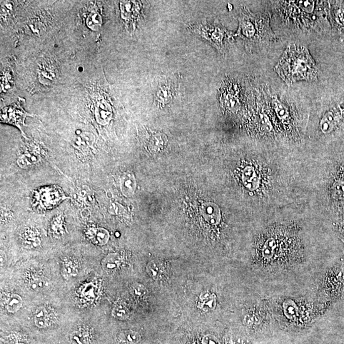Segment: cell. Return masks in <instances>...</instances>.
<instances>
[{
    "instance_id": "29",
    "label": "cell",
    "mask_w": 344,
    "mask_h": 344,
    "mask_svg": "<svg viewBox=\"0 0 344 344\" xmlns=\"http://www.w3.org/2000/svg\"><path fill=\"white\" fill-rule=\"evenodd\" d=\"M47 319V312L44 307H39L35 313L34 320H43Z\"/></svg>"
},
{
    "instance_id": "5",
    "label": "cell",
    "mask_w": 344,
    "mask_h": 344,
    "mask_svg": "<svg viewBox=\"0 0 344 344\" xmlns=\"http://www.w3.org/2000/svg\"><path fill=\"white\" fill-rule=\"evenodd\" d=\"M188 29L192 33L200 37L222 54H225L226 46L229 42L235 38V33L229 31L224 27L218 19L213 24H209L205 20L196 23L189 24Z\"/></svg>"
},
{
    "instance_id": "18",
    "label": "cell",
    "mask_w": 344,
    "mask_h": 344,
    "mask_svg": "<svg viewBox=\"0 0 344 344\" xmlns=\"http://www.w3.org/2000/svg\"><path fill=\"white\" fill-rule=\"evenodd\" d=\"M136 180L133 174H124L121 179V191L124 196H131L135 191Z\"/></svg>"
},
{
    "instance_id": "11",
    "label": "cell",
    "mask_w": 344,
    "mask_h": 344,
    "mask_svg": "<svg viewBox=\"0 0 344 344\" xmlns=\"http://www.w3.org/2000/svg\"><path fill=\"white\" fill-rule=\"evenodd\" d=\"M331 19L334 28L344 37V3L336 2L331 9Z\"/></svg>"
},
{
    "instance_id": "12",
    "label": "cell",
    "mask_w": 344,
    "mask_h": 344,
    "mask_svg": "<svg viewBox=\"0 0 344 344\" xmlns=\"http://www.w3.org/2000/svg\"><path fill=\"white\" fill-rule=\"evenodd\" d=\"M204 219L212 225H218L220 223L222 213L220 208L214 203H206L202 207Z\"/></svg>"
},
{
    "instance_id": "14",
    "label": "cell",
    "mask_w": 344,
    "mask_h": 344,
    "mask_svg": "<svg viewBox=\"0 0 344 344\" xmlns=\"http://www.w3.org/2000/svg\"><path fill=\"white\" fill-rule=\"evenodd\" d=\"M41 160V154L37 149L26 151L17 159V164L22 168L36 165Z\"/></svg>"
},
{
    "instance_id": "2",
    "label": "cell",
    "mask_w": 344,
    "mask_h": 344,
    "mask_svg": "<svg viewBox=\"0 0 344 344\" xmlns=\"http://www.w3.org/2000/svg\"><path fill=\"white\" fill-rule=\"evenodd\" d=\"M305 205L323 221L344 212V149L306 156Z\"/></svg>"
},
{
    "instance_id": "21",
    "label": "cell",
    "mask_w": 344,
    "mask_h": 344,
    "mask_svg": "<svg viewBox=\"0 0 344 344\" xmlns=\"http://www.w3.org/2000/svg\"><path fill=\"white\" fill-rule=\"evenodd\" d=\"M199 305L205 311L213 310L216 305L215 296L209 293L203 294L201 296Z\"/></svg>"
},
{
    "instance_id": "32",
    "label": "cell",
    "mask_w": 344,
    "mask_h": 344,
    "mask_svg": "<svg viewBox=\"0 0 344 344\" xmlns=\"http://www.w3.org/2000/svg\"><path fill=\"white\" fill-rule=\"evenodd\" d=\"M35 323H36L37 327L41 328H46L48 326V321L47 319H43V320H34Z\"/></svg>"
},
{
    "instance_id": "23",
    "label": "cell",
    "mask_w": 344,
    "mask_h": 344,
    "mask_svg": "<svg viewBox=\"0 0 344 344\" xmlns=\"http://www.w3.org/2000/svg\"><path fill=\"white\" fill-rule=\"evenodd\" d=\"M87 24L89 28L94 31L98 30L102 24V19L100 15L97 13H93L89 16L87 19Z\"/></svg>"
},
{
    "instance_id": "6",
    "label": "cell",
    "mask_w": 344,
    "mask_h": 344,
    "mask_svg": "<svg viewBox=\"0 0 344 344\" xmlns=\"http://www.w3.org/2000/svg\"><path fill=\"white\" fill-rule=\"evenodd\" d=\"M319 292L326 300L344 299V263H340L328 269L321 278Z\"/></svg>"
},
{
    "instance_id": "16",
    "label": "cell",
    "mask_w": 344,
    "mask_h": 344,
    "mask_svg": "<svg viewBox=\"0 0 344 344\" xmlns=\"http://www.w3.org/2000/svg\"><path fill=\"white\" fill-rule=\"evenodd\" d=\"M326 221L328 222L334 232L344 244V212L331 217Z\"/></svg>"
},
{
    "instance_id": "9",
    "label": "cell",
    "mask_w": 344,
    "mask_h": 344,
    "mask_svg": "<svg viewBox=\"0 0 344 344\" xmlns=\"http://www.w3.org/2000/svg\"><path fill=\"white\" fill-rule=\"evenodd\" d=\"M27 116H33L24 111L21 106V101H19L16 104L2 109L0 114V119L2 123L17 126L23 134L25 138H26L23 131V127L26 126L24 121Z\"/></svg>"
},
{
    "instance_id": "19",
    "label": "cell",
    "mask_w": 344,
    "mask_h": 344,
    "mask_svg": "<svg viewBox=\"0 0 344 344\" xmlns=\"http://www.w3.org/2000/svg\"><path fill=\"white\" fill-rule=\"evenodd\" d=\"M141 335L136 331H124L119 336V344H138L141 341Z\"/></svg>"
},
{
    "instance_id": "17",
    "label": "cell",
    "mask_w": 344,
    "mask_h": 344,
    "mask_svg": "<svg viewBox=\"0 0 344 344\" xmlns=\"http://www.w3.org/2000/svg\"><path fill=\"white\" fill-rule=\"evenodd\" d=\"M95 136L93 134L84 132L75 140L74 146L80 151H86L93 146Z\"/></svg>"
},
{
    "instance_id": "10",
    "label": "cell",
    "mask_w": 344,
    "mask_h": 344,
    "mask_svg": "<svg viewBox=\"0 0 344 344\" xmlns=\"http://www.w3.org/2000/svg\"><path fill=\"white\" fill-rule=\"evenodd\" d=\"M176 86L173 82L166 81L159 84L154 96L157 105L164 106L170 103L175 96Z\"/></svg>"
},
{
    "instance_id": "22",
    "label": "cell",
    "mask_w": 344,
    "mask_h": 344,
    "mask_svg": "<svg viewBox=\"0 0 344 344\" xmlns=\"http://www.w3.org/2000/svg\"><path fill=\"white\" fill-rule=\"evenodd\" d=\"M22 305V299L18 295H12L9 298L7 305V310L10 313H15L21 308Z\"/></svg>"
},
{
    "instance_id": "25",
    "label": "cell",
    "mask_w": 344,
    "mask_h": 344,
    "mask_svg": "<svg viewBox=\"0 0 344 344\" xmlns=\"http://www.w3.org/2000/svg\"><path fill=\"white\" fill-rule=\"evenodd\" d=\"M112 315L118 320H124L129 317V312L128 309L123 306H117L112 310Z\"/></svg>"
},
{
    "instance_id": "28",
    "label": "cell",
    "mask_w": 344,
    "mask_h": 344,
    "mask_svg": "<svg viewBox=\"0 0 344 344\" xmlns=\"http://www.w3.org/2000/svg\"><path fill=\"white\" fill-rule=\"evenodd\" d=\"M109 259L107 258L106 260H104L103 265L104 269L106 270H112L116 268L118 264H117V261L115 260V257L114 258H112V256H109Z\"/></svg>"
},
{
    "instance_id": "24",
    "label": "cell",
    "mask_w": 344,
    "mask_h": 344,
    "mask_svg": "<svg viewBox=\"0 0 344 344\" xmlns=\"http://www.w3.org/2000/svg\"><path fill=\"white\" fill-rule=\"evenodd\" d=\"M110 235L109 231L106 229L99 228L95 232V241L99 246H104L108 243Z\"/></svg>"
},
{
    "instance_id": "31",
    "label": "cell",
    "mask_w": 344,
    "mask_h": 344,
    "mask_svg": "<svg viewBox=\"0 0 344 344\" xmlns=\"http://www.w3.org/2000/svg\"><path fill=\"white\" fill-rule=\"evenodd\" d=\"M44 282L41 281H32L31 283H29V288L33 290H39L40 288H44Z\"/></svg>"
},
{
    "instance_id": "4",
    "label": "cell",
    "mask_w": 344,
    "mask_h": 344,
    "mask_svg": "<svg viewBox=\"0 0 344 344\" xmlns=\"http://www.w3.org/2000/svg\"><path fill=\"white\" fill-rule=\"evenodd\" d=\"M270 15H256L246 7H242L238 17V28L235 33L249 51L261 46H266L275 41L276 37L270 25Z\"/></svg>"
},
{
    "instance_id": "26",
    "label": "cell",
    "mask_w": 344,
    "mask_h": 344,
    "mask_svg": "<svg viewBox=\"0 0 344 344\" xmlns=\"http://www.w3.org/2000/svg\"><path fill=\"white\" fill-rule=\"evenodd\" d=\"M130 291L136 297H143L148 294V290L142 284L134 283L131 286Z\"/></svg>"
},
{
    "instance_id": "33",
    "label": "cell",
    "mask_w": 344,
    "mask_h": 344,
    "mask_svg": "<svg viewBox=\"0 0 344 344\" xmlns=\"http://www.w3.org/2000/svg\"><path fill=\"white\" fill-rule=\"evenodd\" d=\"M72 273H73V270H72V268L67 266V267L64 268V274H66L65 276H71Z\"/></svg>"
},
{
    "instance_id": "15",
    "label": "cell",
    "mask_w": 344,
    "mask_h": 344,
    "mask_svg": "<svg viewBox=\"0 0 344 344\" xmlns=\"http://www.w3.org/2000/svg\"><path fill=\"white\" fill-rule=\"evenodd\" d=\"M121 14L124 19H134L141 11V4L136 2H121Z\"/></svg>"
},
{
    "instance_id": "8",
    "label": "cell",
    "mask_w": 344,
    "mask_h": 344,
    "mask_svg": "<svg viewBox=\"0 0 344 344\" xmlns=\"http://www.w3.org/2000/svg\"><path fill=\"white\" fill-rule=\"evenodd\" d=\"M344 123V108L340 106L329 110L323 114L318 122L320 136H331L341 128Z\"/></svg>"
},
{
    "instance_id": "7",
    "label": "cell",
    "mask_w": 344,
    "mask_h": 344,
    "mask_svg": "<svg viewBox=\"0 0 344 344\" xmlns=\"http://www.w3.org/2000/svg\"><path fill=\"white\" fill-rule=\"evenodd\" d=\"M67 198L59 186L44 187L34 192L32 205L39 211L50 210Z\"/></svg>"
},
{
    "instance_id": "1",
    "label": "cell",
    "mask_w": 344,
    "mask_h": 344,
    "mask_svg": "<svg viewBox=\"0 0 344 344\" xmlns=\"http://www.w3.org/2000/svg\"><path fill=\"white\" fill-rule=\"evenodd\" d=\"M311 214L305 205H300L261 219L253 246L254 261L260 270L278 272L305 262L307 239L304 224Z\"/></svg>"
},
{
    "instance_id": "13",
    "label": "cell",
    "mask_w": 344,
    "mask_h": 344,
    "mask_svg": "<svg viewBox=\"0 0 344 344\" xmlns=\"http://www.w3.org/2000/svg\"><path fill=\"white\" fill-rule=\"evenodd\" d=\"M95 116L98 123L102 125L109 124L112 117L111 105L106 100L99 101L95 107Z\"/></svg>"
},
{
    "instance_id": "27",
    "label": "cell",
    "mask_w": 344,
    "mask_h": 344,
    "mask_svg": "<svg viewBox=\"0 0 344 344\" xmlns=\"http://www.w3.org/2000/svg\"><path fill=\"white\" fill-rule=\"evenodd\" d=\"M73 344H89L88 338L79 332H74L71 336Z\"/></svg>"
},
{
    "instance_id": "30",
    "label": "cell",
    "mask_w": 344,
    "mask_h": 344,
    "mask_svg": "<svg viewBox=\"0 0 344 344\" xmlns=\"http://www.w3.org/2000/svg\"><path fill=\"white\" fill-rule=\"evenodd\" d=\"M203 344H220L215 336L208 335L203 339Z\"/></svg>"
},
{
    "instance_id": "20",
    "label": "cell",
    "mask_w": 344,
    "mask_h": 344,
    "mask_svg": "<svg viewBox=\"0 0 344 344\" xmlns=\"http://www.w3.org/2000/svg\"><path fill=\"white\" fill-rule=\"evenodd\" d=\"M147 272L154 280H158L163 273V267L158 261H153L149 263L146 267Z\"/></svg>"
},
{
    "instance_id": "3",
    "label": "cell",
    "mask_w": 344,
    "mask_h": 344,
    "mask_svg": "<svg viewBox=\"0 0 344 344\" xmlns=\"http://www.w3.org/2000/svg\"><path fill=\"white\" fill-rule=\"evenodd\" d=\"M274 71L289 86L298 81L318 80V68L308 50L295 44L287 47Z\"/></svg>"
}]
</instances>
